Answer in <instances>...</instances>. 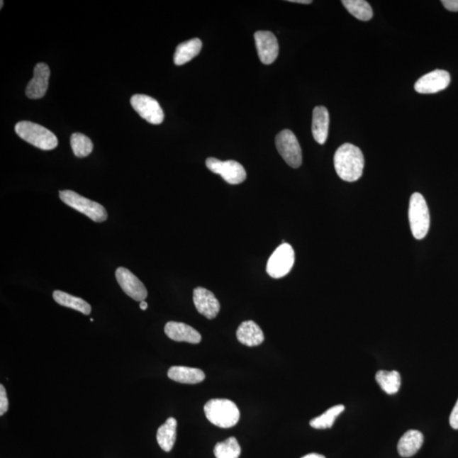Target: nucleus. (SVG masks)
Returning <instances> with one entry per match:
<instances>
[{
	"mask_svg": "<svg viewBox=\"0 0 458 458\" xmlns=\"http://www.w3.org/2000/svg\"><path fill=\"white\" fill-rule=\"evenodd\" d=\"M9 401L6 395V388L3 384L0 386V415L3 416L8 411Z\"/></svg>",
	"mask_w": 458,
	"mask_h": 458,
	"instance_id": "cd10ccee",
	"label": "nucleus"
},
{
	"mask_svg": "<svg viewBox=\"0 0 458 458\" xmlns=\"http://www.w3.org/2000/svg\"><path fill=\"white\" fill-rule=\"evenodd\" d=\"M0 6H1V8L3 7V6H4V1H1V4H0Z\"/></svg>",
	"mask_w": 458,
	"mask_h": 458,
	"instance_id": "72a5a7b5",
	"label": "nucleus"
},
{
	"mask_svg": "<svg viewBox=\"0 0 458 458\" xmlns=\"http://www.w3.org/2000/svg\"><path fill=\"white\" fill-rule=\"evenodd\" d=\"M15 130L21 138L38 149L51 150L58 145L57 137L40 124L23 121L16 125Z\"/></svg>",
	"mask_w": 458,
	"mask_h": 458,
	"instance_id": "7ed1b4c3",
	"label": "nucleus"
},
{
	"mask_svg": "<svg viewBox=\"0 0 458 458\" xmlns=\"http://www.w3.org/2000/svg\"><path fill=\"white\" fill-rule=\"evenodd\" d=\"M50 77L49 67L45 63L38 64L34 68L33 79L29 82L26 89L27 96L32 99L44 97L49 88Z\"/></svg>",
	"mask_w": 458,
	"mask_h": 458,
	"instance_id": "4468645a",
	"label": "nucleus"
},
{
	"mask_svg": "<svg viewBox=\"0 0 458 458\" xmlns=\"http://www.w3.org/2000/svg\"><path fill=\"white\" fill-rule=\"evenodd\" d=\"M214 454L217 458H239L241 447L236 438L230 437L216 445Z\"/></svg>",
	"mask_w": 458,
	"mask_h": 458,
	"instance_id": "a878e982",
	"label": "nucleus"
},
{
	"mask_svg": "<svg viewBox=\"0 0 458 458\" xmlns=\"http://www.w3.org/2000/svg\"><path fill=\"white\" fill-rule=\"evenodd\" d=\"M168 377L174 381L181 384H194L202 382L205 379L206 375L204 372L199 369L174 366L168 370Z\"/></svg>",
	"mask_w": 458,
	"mask_h": 458,
	"instance_id": "a211bd4d",
	"label": "nucleus"
},
{
	"mask_svg": "<svg viewBox=\"0 0 458 458\" xmlns=\"http://www.w3.org/2000/svg\"><path fill=\"white\" fill-rule=\"evenodd\" d=\"M194 303L199 313L208 319L218 316L220 303L213 292L205 288L198 287L194 289Z\"/></svg>",
	"mask_w": 458,
	"mask_h": 458,
	"instance_id": "ddd939ff",
	"label": "nucleus"
},
{
	"mask_svg": "<svg viewBox=\"0 0 458 458\" xmlns=\"http://www.w3.org/2000/svg\"><path fill=\"white\" fill-rule=\"evenodd\" d=\"M449 421H450L452 429L458 430V400L454 408H453Z\"/></svg>",
	"mask_w": 458,
	"mask_h": 458,
	"instance_id": "c85d7f7f",
	"label": "nucleus"
},
{
	"mask_svg": "<svg viewBox=\"0 0 458 458\" xmlns=\"http://www.w3.org/2000/svg\"><path fill=\"white\" fill-rule=\"evenodd\" d=\"M60 198L65 204L87 216L95 223L105 222L108 218L105 207L97 202L80 196V194L74 191H72V190L60 191Z\"/></svg>",
	"mask_w": 458,
	"mask_h": 458,
	"instance_id": "39448f33",
	"label": "nucleus"
},
{
	"mask_svg": "<svg viewBox=\"0 0 458 458\" xmlns=\"http://www.w3.org/2000/svg\"><path fill=\"white\" fill-rule=\"evenodd\" d=\"M237 339L247 347H257L264 341V334L262 328L253 321L242 323L237 330Z\"/></svg>",
	"mask_w": 458,
	"mask_h": 458,
	"instance_id": "f3484780",
	"label": "nucleus"
},
{
	"mask_svg": "<svg viewBox=\"0 0 458 458\" xmlns=\"http://www.w3.org/2000/svg\"><path fill=\"white\" fill-rule=\"evenodd\" d=\"M343 6L357 19L367 21L374 16L373 9L364 0H343Z\"/></svg>",
	"mask_w": 458,
	"mask_h": 458,
	"instance_id": "b1692460",
	"label": "nucleus"
},
{
	"mask_svg": "<svg viewBox=\"0 0 458 458\" xmlns=\"http://www.w3.org/2000/svg\"><path fill=\"white\" fill-rule=\"evenodd\" d=\"M289 2L304 4H310L313 3V1H311V0H289Z\"/></svg>",
	"mask_w": 458,
	"mask_h": 458,
	"instance_id": "2f4dec72",
	"label": "nucleus"
},
{
	"mask_svg": "<svg viewBox=\"0 0 458 458\" xmlns=\"http://www.w3.org/2000/svg\"><path fill=\"white\" fill-rule=\"evenodd\" d=\"M450 82L448 72L435 70L421 77L415 84L414 89L419 94H435L446 89Z\"/></svg>",
	"mask_w": 458,
	"mask_h": 458,
	"instance_id": "9d476101",
	"label": "nucleus"
},
{
	"mask_svg": "<svg viewBox=\"0 0 458 458\" xmlns=\"http://www.w3.org/2000/svg\"><path fill=\"white\" fill-rule=\"evenodd\" d=\"M116 278L129 297L137 301H145L148 296V292L144 285L137 277L125 267H118L116 271Z\"/></svg>",
	"mask_w": 458,
	"mask_h": 458,
	"instance_id": "9b49d317",
	"label": "nucleus"
},
{
	"mask_svg": "<svg viewBox=\"0 0 458 458\" xmlns=\"http://www.w3.org/2000/svg\"><path fill=\"white\" fill-rule=\"evenodd\" d=\"M335 168L340 178L347 182H356L364 172V157L357 146L344 144L336 150Z\"/></svg>",
	"mask_w": 458,
	"mask_h": 458,
	"instance_id": "f257e3e1",
	"label": "nucleus"
},
{
	"mask_svg": "<svg viewBox=\"0 0 458 458\" xmlns=\"http://www.w3.org/2000/svg\"><path fill=\"white\" fill-rule=\"evenodd\" d=\"M201 49L202 42L199 38H193V40L182 43L177 47L175 51L174 57L175 65L183 66L200 54Z\"/></svg>",
	"mask_w": 458,
	"mask_h": 458,
	"instance_id": "aec40b11",
	"label": "nucleus"
},
{
	"mask_svg": "<svg viewBox=\"0 0 458 458\" xmlns=\"http://www.w3.org/2000/svg\"><path fill=\"white\" fill-rule=\"evenodd\" d=\"M206 417L213 425L228 429L237 425L240 413L235 403L228 399H213L205 405Z\"/></svg>",
	"mask_w": 458,
	"mask_h": 458,
	"instance_id": "f03ea898",
	"label": "nucleus"
},
{
	"mask_svg": "<svg viewBox=\"0 0 458 458\" xmlns=\"http://www.w3.org/2000/svg\"><path fill=\"white\" fill-rule=\"evenodd\" d=\"M53 298L55 302H57L60 306L79 311L84 315H89L91 313V306L87 301L79 297L73 296L66 292L55 291L53 293Z\"/></svg>",
	"mask_w": 458,
	"mask_h": 458,
	"instance_id": "4be33fe9",
	"label": "nucleus"
},
{
	"mask_svg": "<svg viewBox=\"0 0 458 458\" xmlns=\"http://www.w3.org/2000/svg\"><path fill=\"white\" fill-rule=\"evenodd\" d=\"M140 308H141V310L145 311L148 308V304H147V302H145V301H143L140 302Z\"/></svg>",
	"mask_w": 458,
	"mask_h": 458,
	"instance_id": "473e14b6",
	"label": "nucleus"
},
{
	"mask_svg": "<svg viewBox=\"0 0 458 458\" xmlns=\"http://www.w3.org/2000/svg\"><path fill=\"white\" fill-rule=\"evenodd\" d=\"M408 218L415 239H423L429 232L430 218L425 199L421 194L414 193L410 198Z\"/></svg>",
	"mask_w": 458,
	"mask_h": 458,
	"instance_id": "20e7f679",
	"label": "nucleus"
},
{
	"mask_svg": "<svg viewBox=\"0 0 458 458\" xmlns=\"http://www.w3.org/2000/svg\"><path fill=\"white\" fill-rule=\"evenodd\" d=\"M345 411L343 405H336L325 413H323L321 416L312 419L310 422V425L317 430L330 429L335 421L337 417L341 413Z\"/></svg>",
	"mask_w": 458,
	"mask_h": 458,
	"instance_id": "393cba45",
	"label": "nucleus"
},
{
	"mask_svg": "<svg viewBox=\"0 0 458 458\" xmlns=\"http://www.w3.org/2000/svg\"><path fill=\"white\" fill-rule=\"evenodd\" d=\"M330 128V114L326 107L317 106L313 113L312 131L314 140L319 145L325 144Z\"/></svg>",
	"mask_w": 458,
	"mask_h": 458,
	"instance_id": "dca6fc26",
	"label": "nucleus"
},
{
	"mask_svg": "<svg viewBox=\"0 0 458 458\" xmlns=\"http://www.w3.org/2000/svg\"><path fill=\"white\" fill-rule=\"evenodd\" d=\"M301 458H326V457L321 454H318V453H310V454L306 455L305 457Z\"/></svg>",
	"mask_w": 458,
	"mask_h": 458,
	"instance_id": "7c9ffc66",
	"label": "nucleus"
},
{
	"mask_svg": "<svg viewBox=\"0 0 458 458\" xmlns=\"http://www.w3.org/2000/svg\"><path fill=\"white\" fill-rule=\"evenodd\" d=\"M423 443V435L418 430H408L398 442L399 454L403 457H411L420 450Z\"/></svg>",
	"mask_w": 458,
	"mask_h": 458,
	"instance_id": "6ab92c4d",
	"label": "nucleus"
},
{
	"mask_svg": "<svg viewBox=\"0 0 458 458\" xmlns=\"http://www.w3.org/2000/svg\"><path fill=\"white\" fill-rule=\"evenodd\" d=\"M165 334L168 338L179 342L199 344L201 341L200 333L184 323H167L165 326Z\"/></svg>",
	"mask_w": 458,
	"mask_h": 458,
	"instance_id": "2eb2a0df",
	"label": "nucleus"
},
{
	"mask_svg": "<svg viewBox=\"0 0 458 458\" xmlns=\"http://www.w3.org/2000/svg\"><path fill=\"white\" fill-rule=\"evenodd\" d=\"M295 263V252L291 245L284 243L272 254L267 264V273L272 278L281 279L291 271Z\"/></svg>",
	"mask_w": 458,
	"mask_h": 458,
	"instance_id": "423d86ee",
	"label": "nucleus"
},
{
	"mask_svg": "<svg viewBox=\"0 0 458 458\" xmlns=\"http://www.w3.org/2000/svg\"><path fill=\"white\" fill-rule=\"evenodd\" d=\"M442 4L447 10L458 12V0H442Z\"/></svg>",
	"mask_w": 458,
	"mask_h": 458,
	"instance_id": "c756f323",
	"label": "nucleus"
},
{
	"mask_svg": "<svg viewBox=\"0 0 458 458\" xmlns=\"http://www.w3.org/2000/svg\"><path fill=\"white\" fill-rule=\"evenodd\" d=\"M177 420L174 418H169L165 423L159 428L157 439L160 447L167 452L174 448L177 437Z\"/></svg>",
	"mask_w": 458,
	"mask_h": 458,
	"instance_id": "412c9836",
	"label": "nucleus"
},
{
	"mask_svg": "<svg viewBox=\"0 0 458 458\" xmlns=\"http://www.w3.org/2000/svg\"><path fill=\"white\" fill-rule=\"evenodd\" d=\"M206 164L211 172L221 176L229 184H240L246 179L244 167L235 161L222 162L211 157L206 160Z\"/></svg>",
	"mask_w": 458,
	"mask_h": 458,
	"instance_id": "6e6552de",
	"label": "nucleus"
},
{
	"mask_svg": "<svg viewBox=\"0 0 458 458\" xmlns=\"http://www.w3.org/2000/svg\"><path fill=\"white\" fill-rule=\"evenodd\" d=\"M380 388L389 395L396 394L401 388V375L397 371H379L375 376Z\"/></svg>",
	"mask_w": 458,
	"mask_h": 458,
	"instance_id": "5701e85b",
	"label": "nucleus"
},
{
	"mask_svg": "<svg viewBox=\"0 0 458 458\" xmlns=\"http://www.w3.org/2000/svg\"><path fill=\"white\" fill-rule=\"evenodd\" d=\"M131 105L137 113L147 122L154 125L163 122V111L157 99L148 95L135 94L131 98Z\"/></svg>",
	"mask_w": 458,
	"mask_h": 458,
	"instance_id": "1a4fd4ad",
	"label": "nucleus"
},
{
	"mask_svg": "<svg viewBox=\"0 0 458 458\" xmlns=\"http://www.w3.org/2000/svg\"><path fill=\"white\" fill-rule=\"evenodd\" d=\"M73 153L77 157L83 158L92 153L94 145L91 140L83 133H73L71 137Z\"/></svg>",
	"mask_w": 458,
	"mask_h": 458,
	"instance_id": "bb28decb",
	"label": "nucleus"
},
{
	"mask_svg": "<svg viewBox=\"0 0 458 458\" xmlns=\"http://www.w3.org/2000/svg\"><path fill=\"white\" fill-rule=\"evenodd\" d=\"M277 150L285 162L293 168L300 167L302 163V151L299 142L294 133L288 129L281 131L275 138Z\"/></svg>",
	"mask_w": 458,
	"mask_h": 458,
	"instance_id": "0eeeda50",
	"label": "nucleus"
},
{
	"mask_svg": "<svg viewBox=\"0 0 458 458\" xmlns=\"http://www.w3.org/2000/svg\"><path fill=\"white\" fill-rule=\"evenodd\" d=\"M255 41L261 62L265 65L274 63L279 50L274 34L269 31H258L255 33Z\"/></svg>",
	"mask_w": 458,
	"mask_h": 458,
	"instance_id": "f8f14e48",
	"label": "nucleus"
}]
</instances>
